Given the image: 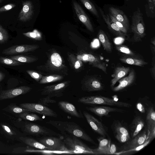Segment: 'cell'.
Here are the masks:
<instances>
[{
  "label": "cell",
  "instance_id": "6da1fadb",
  "mask_svg": "<svg viewBox=\"0 0 155 155\" xmlns=\"http://www.w3.org/2000/svg\"><path fill=\"white\" fill-rule=\"evenodd\" d=\"M46 123L55 127L66 137L75 136L93 144H96L94 140L74 122L52 120H49Z\"/></svg>",
  "mask_w": 155,
  "mask_h": 155
},
{
  "label": "cell",
  "instance_id": "7a4b0ae2",
  "mask_svg": "<svg viewBox=\"0 0 155 155\" xmlns=\"http://www.w3.org/2000/svg\"><path fill=\"white\" fill-rule=\"evenodd\" d=\"M131 31L133 34L132 40L134 42L141 41L146 35L145 27L143 14L139 8L133 13L132 17Z\"/></svg>",
  "mask_w": 155,
  "mask_h": 155
},
{
  "label": "cell",
  "instance_id": "3957f363",
  "mask_svg": "<svg viewBox=\"0 0 155 155\" xmlns=\"http://www.w3.org/2000/svg\"><path fill=\"white\" fill-rule=\"evenodd\" d=\"M79 103L85 104H102L118 107H130L131 104L101 96H85L78 99Z\"/></svg>",
  "mask_w": 155,
  "mask_h": 155
},
{
  "label": "cell",
  "instance_id": "277c9868",
  "mask_svg": "<svg viewBox=\"0 0 155 155\" xmlns=\"http://www.w3.org/2000/svg\"><path fill=\"white\" fill-rule=\"evenodd\" d=\"M64 139L65 146L73 154H97L94 149L90 148L75 136L66 137Z\"/></svg>",
  "mask_w": 155,
  "mask_h": 155
},
{
  "label": "cell",
  "instance_id": "5b68a950",
  "mask_svg": "<svg viewBox=\"0 0 155 155\" xmlns=\"http://www.w3.org/2000/svg\"><path fill=\"white\" fill-rule=\"evenodd\" d=\"M63 136L60 137L46 136L40 138L38 141L48 148L49 149L60 150L66 154H72V152L65 146L63 140Z\"/></svg>",
  "mask_w": 155,
  "mask_h": 155
},
{
  "label": "cell",
  "instance_id": "8992f818",
  "mask_svg": "<svg viewBox=\"0 0 155 155\" xmlns=\"http://www.w3.org/2000/svg\"><path fill=\"white\" fill-rule=\"evenodd\" d=\"M24 130L26 133L35 136H57L62 135L45 127L35 123H26L23 127Z\"/></svg>",
  "mask_w": 155,
  "mask_h": 155
},
{
  "label": "cell",
  "instance_id": "52a82bcc",
  "mask_svg": "<svg viewBox=\"0 0 155 155\" xmlns=\"http://www.w3.org/2000/svg\"><path fill=\"white\" fill-rule=\"evenodd\" d=\"M70 81H64L58 84L45 87L41 91L42 95H46L51 97H60L63 96V92L69 85Z\"/></svg>",
  "mask_w": 155,
  "mask_h": 155
},
{
  "label": "cell",
  "instance_id": "ba28073f",
  "mask_svg": "<svg viewBox=\"0 0 155 155\" xmlns=\"http://www.w3.org/2000/svg\"><path fill=\"white\" fill-rule=\"evenodd\" d=\"M20 106L45 116L56 117L57 114L47 106L39 103H24L20 104Z\"/></svg>",
  "mask_w": 155,
  "mask_h": 155
},
{
  "label": "cell",
  "instance_id": "9c48e42d",
  "mask_svg": "<svg viewBox=\"0 0 155 155\" xmlns=\"http://www.w3.org/2000/svg\"><path fill=\"white\" fill-rule=\"evenodd\" d=\"M83 115L92 130L102 137L107 135V129L103 123L87 112L84 111Z\"/></svg>",
  "mask_w": 155,
  "mask_h": 155
},
{
  "label": "cell",
  "instance_id": "30bf717a",
  "mask_svg": "<svg viewBox=\"0 0 155 155\" xmlns=\"http://www.w3.org/2000/svg\"><path fill=\"white\" fill-rule=\"evenodd\" d=\"M32 88L25 86L0 91V101L11 99L20 95L26 94L31 91Z\"/></svg>",
  "mask_w": 155,
  "mask_h": 155
},
{
  "label": "cell",
  "instance_id": "8fae6325",
  "mask_svg": "<svg viewBox=\"0 0 155 155\" xmlns=\"http://www.w3.org/2000/svg\"><path fill=\"white\" fill-rule=\"evenodd\" d=\"M39 48L37 45H21L9 47L4 49L2 53L10 55L34 51Z\"/></svg>",
  "mask_w": 155,
  "mask_h": 155
},
{
  "label": "cell",
  "instance_id": "7c38bea8",
  "mask_svg": "<svg viewBox=\"0 0 155 155\" xmlns=\"http://www.w3.org/2000/svg\"><path fill=\"white\" fill-rule=\"evenodd\" d=\"M146 114V122L148 131L147 139L151 140L155 137V112L153 105L149 108Z\"/></svg>",
  "mask_w": 155,
  "mask_h": 155
},
{
  "label": "cell",
  "instance_id": "4fadbf2b",
  "mask_svg": "<svg viewBox=\"0 0 155 155\" xmlns=\"http://www.w3.org/2000/svg\"><path fill=\"white\" fill-rule=\"evenodd\" d=\"M82 88L88 92L100 91L103 90L104 86L101 81L94 77H90L82 83Z\"/></svg>",
  "mask_w": 155,
  "mask_h": 155
},
{
  "label": "cell",
  "instance_id": "5bb4252c",
  "mask_svg": "<svg viewBox=\"0 0 155 155\" xmlns=\"http://www.w3.org/2000/svg\"><path fill=\"white\" fill-rule=\"evenodd\" d=\"M15 152L18 153H37L44 155H52L58 154H66L63 151L49 149H36L26 147H18L15 149Z\"/></svg>",
  "mask_w": 155,
  "mask_h": 155
},
{
  "label": "cell",
  "instance_id": "9a60e30c",
  "mask_svg": "<svg viewBox=\"0 0 155 155\" xmlns=\"http://www.w3.org/2000/svg\"><path fill=\"white\" fill-rule=\"evenodd\" d=\"M86 108L87 110L100 117L108 116L110 112L124 113L126 112L125 110L121 109L104 106L87 107Z\"/></svg>",
  "mask_w": 155,
  "mask_h": 155
},
{
  "label": "cell",
  "instance_id": "2e32d148",
  "mask_svg": "<svg viewBox=\"0 0 155 155\" xmlns=\"http://www.w3.org/2000/svg\"><path fill=\"white\" fill-rule=\"evenodd\" d=\"M77 58H81L83 60L88 62L93 67L100 69L106 74H107L105 63L102 61L96 55L91 54H86L79 56V57L77 56Z\"/></svg>",
  "mask_w": 155,
  "mask_h": 155
},
{
  "label": "cell",
  "instance_id": "e0dca14e",
  "mask_svg": "<svg viewBox=\"0 0 155 155\" xmlns=\"http://www.w3.org/2000/svg\"><path fill=\"white\" fill-rule=\"evenodd\" d=\"M146 131L144 130L139 133L130 140H128L122 146L123 151L133 148L143 144L147 140Z\"/></svg>",
  "mask_w": 155,
  "mask_h": 155
},
{
  "label": "cell",
  "instance_id": "ac0fdd59",
  "mask_svg": "<svg viewBox=\"0 0 155 155\" xmlns=\"http://www.w3.org/2000/svg\"><path fill=\"white\" fill-rule=\"evenodd\" d=\"M73 4L75 12L80 20L89 31L93 32L94 29L92 24L83 9L77 2L74 1Z\"/></svg>",
  "mask_w": 155,
  "mask_h": 155
},
{
  "label": "cell",
  "instance_id": "d6986e66",
  "mask_svg": "<svg viewBox=\"0 0 155 155\" xmlns=\"http://www.w3.org/2000/svg\"><path fill=\"white\" fill-rule=\"evenodd\" d=\"M135 78V74L134 69L130 71L129 75L118 81L119 84L117 86L113 87L112 90L117 92L122 90L132 84Z\"/></svg>",
  "mask_w": 155,
  "mask_h": 155
},
{
  "label": "cell",
  "instance_id": "ffe728a7",
  "mask_svg": "<svg viewBox=\"0 0 155 155\" xmlns=\"http://www.w3.org/2000/svg\"><path fill=\"white\" fill-rule=\"evenodd\" d=\"M109 10V14L117 21L121 22L128 30L129 29V21L124 12L120 10L113 7H110Z\"/></svg>",
  "mask_w": 155,
  "mask_h": 155
},
{
  "label": "cell",
  "instance_id": "44dd1931",
  "mask_svg": "<svg viewBox=\"0 0 155 155\" xmlns=\"http://www.w3.org/2000/svg\"><path fill=\"white\" fill-rule=\"evenodd\" d=\"M145 125L143 119L140 116L135 117L130 125V129L132 138L138 134L142 130Z\"/></svg>",
  "mask_w": 155,
  "mask_h": 155
},
{
  "label": "cell",
  "instance_id": "7402d4cb",
  "mask_svg": "<svg viewBox=\"0 0 155 155\" xmlns=\"http://www.w3.org/2000/svg\"><path fill=\"white\" fill-rule=\"evenodd\" d=\"M59 107L65 112L79 118H83V116L80 112H79L75 106L72 104L65 101H60L58 103Z\"/></svg>",
  "mask_w": 155,
  "mask_h": 155
},
{
  "label": "cell",
  "instance_id": "603a6c76",
  "mask_svg": "<svg viewBox=\"0 0 155 155\" xmlns=\"http://www.w3.org/2000/svg\"><path fill=\"white\" fill-rule=\"evenodd\" d=\"M100 13L104 20L107 24L109 29L116 35L124 37L126 35L116 25L109 17L108 15H106L104 12L101 8H99Z\"/></svg>",
  "mask_w": 155,
  "mask_h": 155
},
{
  "label": "cell",
  "instance_id": "cb8c5ba5",
  "mask_svg": "<svg viewBox=\"0 0 155 155\" xmlns=\"http://www.w3.org/2000/svg\"><path fill=\"white\" fill-rule=\"evenodd\" d=\"M33 7L31 2L29 1L24 2L23 4V8L19 16L20 20L26 21L30 19L33 13Z\"/></svg>",
  "mask_w": 155,
  "mask_h": 155
},
{
  "label": "cell",
  "instance_id": "d4e9b609",
  "mask_svg": "<svg viewBox=\"0 0 155 155\" xmlns=\"http://www.w3.org/2000/svg\"><path fill=\"white\" fill-rule=\"evenodd\" d=\"M130 71L129 67H118L116 68L114 70L113 77L111 80L110 86L112 88L114 87L118 80L126 76Z\"/></svg>",
  "mask_w": 155,
  "mask_h": 155
},
{
  "label": "cell",
  "instance_id": "484cf974",
  "mask_svg": "<svg viewBox=\"0 0 155 155\" xmlns=\"http://www.w3.org/2000/svg\"><path fill=\"white\" fill-rule=\"evenodd\" d=\"M104 137H102L97 138L99 145L98 148L94 150L97 154H109L110 140Z\"/></svg>",
  "mask_w": 155,
  "mask_h": 155
},
{
  "label": "cell",
  "instance_id": "4316f807",
  "mask_svg": "<svg viewBox=\"0 0 155 155\" xmlns=\"http://www.w3.org/2000/svg\"><path fill=\"white\" fill-rule=\"evenodd\" d=\"M120 60L123 63L143 67L147 63L142 59L135 57L125 56L121 57Z\"/></svg>",
  "mask_w": 155,
  "mask_h": 155
},
{
  "label": "cell",
  "instance_id": "83f0119b",
  "mask_svg": "<svg viewBox=\"0 0 155 155\" xmlns=\"http://www.w3.org/2000/svg\"><path fill=\"white\" fill-rule=\"evenodd\" d=\"M98 37L104 50L108 52H111V44L105 32L101 29L99 30L98 33Z\"/></svg>",
  "mask_w": 155,
  "mask_h": 155
},
{
  "label": "cell",
  "instance_id": "f1b7e54d",
  "mask_svg": "<svg viewBox=\"0 0 155 155\" xmlns=\"http://www.w3.org/2000/svg\"><path fill=\"white\" fill-rule=\"evenodd\" d=\"M150 101L148 98L144 97L139 99L137 101L136 107L137 110L141 113H146L149 108L152 106Z\"/></svg>",
  "mask_w": 155,
  "mask_h": 155
},
{
  "label": "cell",
  "instance_id": "f546056e",
  "mask_svg": "<svg viewBox=\"0 0 155 155\" xmlns=\"http://www.w3.org/2000/svg\"><path fill=\"white\" fill-rule=\"evenodd\" d=\"M19 139L26 144L32 147L37 149H48V148L38 141L32 138L21 137Z\"/></svg>",
  "mask_w": 155,
  "mask_h": 155
},
{
  "label": "cell",
  "instance_id": "4dcf8cb0",
  "mask_svg": "<svg viewBox=\"0 0 155 155\" xmlns=\"http://www.w3.org/2000/svg\"><path fill=\"white\" fill-rule=\"evenodd\" d=\"M3 110L9 112L20 114L26 112H32L30 110L23 108L20 106H18L15 104H11L6 107L3 109Z\"/></svg>",
  "mask_w": 155,
  "mask_h": 155
},
{
  "label": "cell",
  "instance_id": "1f68e13d",
  "mask_svg": "<svg viewBox=\"0 0 155 155\" xmlns=\"http://www.w3.org/2000/svg\"><path fill=\"white\" fill-rule=\"evenodd\" d=\"M113 128L114 132L127 136L130 139V136L127 130L119 121H116L113 124Z\"/></svg>",
  "mask_w": 155,
  "mask_h": 155
},
{
  "label": "cell",
  "instance_id": "d6a6232c",
  "mask_svg": "<svg viewBox=\"0 0 155 155\" xmlns=\"http://www.w3.org/2000/svg\"><path fill=\"white\" fill-rule=\"evenodd\" d=\"M19 117L21 118L30 121H42L43 118L40 117L37 114L31 112H26L19 114Z\"/></svg>",
  "mask_w": 155,
  "mask_h": 155
},
{
  "label": "cell",
  "instance_id": "836d02e7",
  "mask_svg": "<svg viewBox=\"0 0 155 155\" xmlns=\"http://www.w3.org/2000/svg\"><path fill=\"white\" fill-rule=\"evenodd\" d=\"M10 58L21 63H30L36 61V58L22 55H18L10 56Z\"/></svg>",
  "mask_w": 155,
  "mask_h": 155
},
{
  "label": "cell",
  "instance_id": "e575fe53",
  "mask_svg": "<svg viewBox=\"0 0 155 155\" xmlns=\"http://www.w3.org/2000/svg\"><path fill=\"white\" fill-rule=\"evenodd\" d=\"M63 77L58 75H52L43 76L40 80L39 83L44 84L58 81L62 79Z\"/></svg>",
  "mask_w": 155,
  "mask_h": 155
},
{
  "label": "cell",
  "instance_id": "d590c367",
  "mask_svg": "<svg viewBox=\"0 0 155 155\" xmlns=\"http://www.w3.org/2000/svg\"><path fill=\"white\" fill-rule=\"evenodd\" d=\"M150 141V139H148L143 144L140 146L127 150L122 151L118 153H116L114 154L117 155L129 154V153H130L139 151L147 146L149 143Z\"/></svg>",
  "mask_w": 155,
  "mask_h": 155
},
{
  "label": "cell",
  "instance_id": "8d00e7d4",
  "mask_svg": "<svg viewBox=\"0 0 155 155\" xmlns=\"http://www.w3.org/2000/svg\"><path fill=\"white\" fill-rule=\"evenodd\" d=\"M51 63L53 67L56 68L60 67L62 64V59L58 53L54 52L52 54L50 58Z\"/></svg>",
  "mask_w": 155,
  "mask_h": 155
},
{
  "label": "cell",
  "instance_id": "74e56055",
  "mask_svg": "<svg viewBox=\"0 0 155 155\" xmlns=\"http://www.w3.org/2000/svg\"><path fill=\"white\" fill-rule=\"evenodd\" d=\"M85 8L97 17L99 18L98 12L94 4L89 0H80Z\"/></svg>",
  "mask_w": 155,
  "mask_h": 155
},
{
  "label": "cell",
  "instance_id": "f35d334b",
  "mask_svg": "<svg viewBox=\"0 0 155 155\" xmlns=\"http://www.w3.org/2000/svg\"><path fill=\"white\" fill-rule=\"evenodd\" d=\"M0 62L4 64L11 66H17L22 64V63L10 58L0 56Z\"/></svg>",
  "mask_w": 155,
  "mask_h": 155
},
{
  "label": "cell",
  "instance_id": "ab89813d",
  "mask_svg": "<svg viewBox=\"0 0 155 155\" xmlns=\"http://www.w3.org/2000/svg\"><path fill=\"white\" fill-rule=\"evenodd\" d=\"M116 49L121 52L124 53L128 56L135 57L134 53L131 51L128 47L123 45H118L116 46Z\"/></svg>",
  "mask_w": 155,
  "mask_h": 155
},
{
  "label": "cell",
  "instance_id": "60d3db41",
  "mask_svg": "<svg viewBox=\"0 0 155 155\" xmlns=\"http://www.w3.org/2000/svg\"><path fill=\"white\" fill-rule=\"evenodd\" d=\"M69 58L72 66L75 69H78L82 66L83 64L81 61L76 58L75 57L73 54L70 55Z\"/></svg>",
  "mask_w": 155,
  "mask_h": 155
},
{
  "label": "cell",
  "instance_id": "b9f144b4",
  "mask_svg": "<svg viewBox=\"0 0 155 155\" xmlns=\"http://www.w3.org/2000/svg\"><path fill=\"white\" fill-rule=\"evenodd\" d=\"M56 101L51 98L50 97L47 96L45 97L40 98L38 101V103L47 106L50 104L55 103Z\"/></svg>",
  "mask_w": 155,
  "mask_h": 155
},
{
  "label": "cell",
  "instance_id": "7bdbcfd3",
  "mask_svg": "<svg viewBox=\"0 0 155 155\" xmlns=\"http://www.w3.org/2000/svg\"><path fill=\"white\" fill-rule=\"evenodd\" d=\"M8 38V35L6 30L0 25V44L5 43Z\"/></svg>",
  "mask_w": 155,
  "mask_h": 155
},
{
  "label": "cell",
  "instance_id": "ee69618b",
  "mask_svg": "<svg viewBox=\"0 0 155 155\" xmlns=\"http://www.w3.org/2000/svg\"><path fill=\"white\" fill-rule=\"evenodd\" d=\"M108 15L112 21L119 27L121 31L126 35L127 30L124 25L121 22L117 21L110 14H109Z\"/></svg>",
  "mask_w": 155,
  "mask_h": 155
},
{
  "label": "cell",
  "instance_id": "f6af8a7d",
  "mask_svg": "<svg viewBox=\"0 0 155 155\" xmlns=\"http://www.w3.org/2000/svg\"><path fill=\"white\" fill-rule=\"evenodd\" d=\"M27 72L33 79L38 81L41 79L42 75L32 70H27Z\"/></svg>",
  "mask_w": 155,
  "mask_h": 155
},
{
  "label": "cell",
  "instance_id": "bcb514c9",
  "mask_svg": "<svg viewBox=\"0 0 155 155\" xmlns=\"http://www.w3.org/2000/svg\"><path fill=\"white\" fill-rule=\"evenodd\" d=\"M115 137L121 143H126L130 139L127 136L120 134L116 133Z\"/></svg>",
  "mask_w": 155,
  "mask_h": 155
},
{
  "label": "cell",
  "instance_id": "7dc6e473",
  "mask_svg": "<svg viewBox=\"0 0 155 155\" xmlns=\"http://www.w3.org/2000/svg\"><path fill=\"white\" fill-rule=\"evenodd\" d=\"M1 126L5 133L8 135H13L16 134V133L8 125L5 124H2Z\"/></svg>",
  "mask_w": 155,
  "mask_h": 155
},
{
  "label": "cell",
  "instance_id": "c3c4849f",
  "mask_svg": "<svg viewBox=\"0 0 155 155\" xmlns=\"http://www.w3.org/2000/svg\"><path fill=\"white\" fill-rule=\"evenodd\" d=\"M23 34L30 38H33L35 39H38L40 38V35H38V34L34 32H29L26 33H24Z\"/></svg>",
  "mask_w": 155,
  "mask_h": 155
},
{
  "label": "cell",
  "instance_id": "681fc988",
  "mask_svg": "<svg viewBox=\"0 0 155 155\" xmlns=\"http://www.w3.org/2000/svg\"><path fill=\"white\" fill-rule=\"evenodd\" d=\"M117 150V148L116 145L113 143L110 144L109 149V154H114Z\"/></svg>",
  "mask_w": 155,
  "mask_h": 155
},
{
  "label": "cell",
  "instance_id": "f907efd6",
  "mask_svg": "<svg viewBox=\"0 0 155 155\" xmlns=\"http://www.w3.org/2000/svg\"><path fill=\"white\" fill-rule=\"evenodd\" d=\"M14 6V5L12 4L6 5L0 8V12L11 9Z\"/></svg>",
  "mask_w": 155,
  "mask_h": 155
},
{
  "label": "cell",
  "instance_id": "816d5d0a",
  "mask_svg": "<svg viewBox=\"0 0 155 155\" xmlns=\"http://www.w3.org/2000/svg\"><path fill=\"white\" fill-rule=\"evenodd\" d=\"M155 58L154 57L153 58V66L152 67V68H151V70L150 71V72L151 73V74L152 75V76H153L154 78H155Z\"/></svg>",
  "mask_w": 155,
  "mask_h": 155
},
{
  "label": "cell",
  "instance_id": "f5cc1de1",
  "mask_svg": "<svg viewBox=\"0 0 155 155\" xmlns=\"http://www.w3.org/2000/svg\"><path fill=\"white\" fill-rule=\"evenodd\" d=\"M5 77V74L0 71V82H1Z\"/></svg>",
  "mask_w": 155,
  "mask_h": 155
},
{
  "label": "cell",
  "instance_id": "db71d44e",
  "mask_svg": "<svg viewBox=\"0 0 155 155\" xmlns=\"http://www.w3.org/2000/svg\"><path fill=\"white\" fill-rule=\"evenodd\" d=\"M150 48L153 54V55H154L155 53V46L150 45Z\"/></svg>",
  "mask_w": 155,
  "mask_h": 155
},
{
  "label": "cell",
  "instance_id": "11a10c76",
  "mask_svg": "<svg viewBox=\"0 0 155 155\" xmlns=\"http://www.w3.org/2000/svg\"><path fill=\"white\" fill-rule=\"evenodd\" d=\"M147 3L152 4L155 5V0H147Z\"/></svg>",
  "mask_w": 155,
  "mask_h": 155
},
{
  "label": "cell",
  "instance_id": "9f6ffc18",
  "mask_svg": "<svg viewBox=\"0 0 155 155\" xmlns=\"http://www.w3.org/2000/svg\"><path fill=\"white\" fill-rule=\"evenodd\" d=\"M151 43L153 44L154 46L155 45V38L154 37L151 39Z\"/></svg>",
  "mask_w": 155,
  "mask_h": 155
},
{
  "label": "cell",
  "instance_id": "6f0895ef",
  "mask_svg": "<svg viewBox=\"0 0 155 155\" xmlns=\"http://www.w3.org/2000/svg\"><path fill=\"white\" fill-rule=\"evenodd\" d=\"M127 1H129V0H126Z\"/></svg>",
  "mask_w": 155,
  "mask_h": 155
},
{
  "label": "cell",
  "instance_id": "680465c9",
  "mask_svg": "<svg viewBox=\"0 0 155 155\" xmlns=\"http://www.w3.org/2000/svg\"><path fill=\"white\" fill-rule=\"evenodd\" d=\"M1 0H0V1H1Z\"/></svg>",
  "mask_w": 155,
  "mask_h": 155
}]
</instances>
